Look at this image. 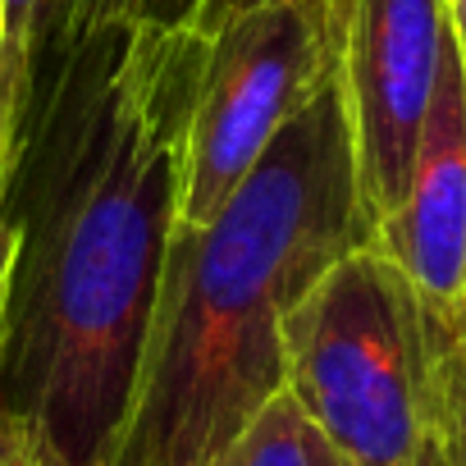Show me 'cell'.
<instances>
[{"mask_svg":"<svg viewBox=\"0 0 466 466\" xmlns=\"http://www.w3.org/2000/svg\"><path fill=\"white\" fill-rule=\"evenodd\" d=\"M65 5L69 0H0V224H15L10 197L28 151L42 60Z\"/></svg>","mask_w":466,"mask_h":466,"instance_id":"52a82bcc","label":"cell"},{"mask_svg":"<svg viewBox=\"0 0 466 466\" xmlns=\"http://www.w3.org/2000/svg\"><path fill=\"white\" fill-rule=\"evenodd\" d=\"M316 452H320V439L284 389L266 402V411L238 439L228 443V452L215 466H320Z\"/></svg>","mask_w":466,"mask_h":466,"instance_id":"ba28073f","label":"cell"},{"mask_svg":"<svg viewBox=\"0 0 466 466\" xmlns=\"http://www.w3.org/2000/svg\"><path fill=\"white\" fill-rule=\"evenodd\" d=\"M279 343L289 398L343 466H416L434 430V339L375 238L307 284Z\"/></svg>","mask_w":466,"mask_h":466,"instance_id":"3957f363","label":"cell"},{"mask_svg":"<svg viewBox=\"0 0 466 466\" xmlns=\"http://www.w3.org/2000/svg\"><path fill=\"white\" fill-rule=\"evenodd\" d=\"M187 5H192V0H142V10L151 19H160V24H174L178 15H187Z\"/></svg>","mask_w":466,"mask_h":466,"instance_id":"8fae6325","label":"cell"},{"mask_svg":"<svg viewBox=\"0 0 466 466\" xmlns=\"http://www.w3.org/2000/svg\"><path fill=\"white\" fill-rule=\"evenodd\" d=\"M19 224H0V334H5V311H10V289H15V266H19Z\"/></svg>","mask_w":466,"mask_h":466,"instance_id":"30bf717a","label":"cell"},{"mask_svg":"<svg viewBox=\"0 0 466 466\" xmlns=\"http://www.w3.org/2000/svg\"><path fill=\"white\" fill-rule=\"evenodd\" d=\"M316 439H320V434H316ZM316 461H320V466H343V461H339V457L325 448V439H320V452H316Z\"/></svg>","mask_w":466,"mask_h":466,"instance_id":"9a60e30c","label":"cell"},{"mask_svg":"<svg viewBox=\"0 0 466 466\" xmlns=\"http://www.w3.org/2000/svg\"><path fill=\"white\" fill-rule=\"evenodd\" d=\"M46 56L51 92L28 124L42 187L10 210L24 243L0 425L33 466H115L178 228L187 33L142 0H69Z\"/></svg>","mask_w":466,"mask_h":466,"instance_id":"6da1fadb","label":"cell"},{"mask_svg":"<svg viewBox=\"0 0 466 466\" xmlns=\"http://www.w3.org/2000/svg\"><path fill=\"white\" fill-rule=\"evenodd\" d=\"M448 42V0H343L339 92L370 228L402 201Z\"/></svg>","mask_w":466,"mask_h":466,"instance_id":"5b68a950","label":"cell"},{"mask_svg":"<svg viewBox=\"0 0 466 466\" xmlns=\"http://www.w3.org/2000/svg\"><path fill=\"white\" fill-rule=\"evenodd\" d=\"M375 243L416 289L430 334H466V60L457 37L443 51L402 201Z\"/></svg>","mask_w":466,"mask_h":466,"instance_id":"8992f818","label":"cell"},{"mask_svg":"<svg viewBox=\"0 0 466 466\" xmlns=\"http://www.w3.org/2000/svg\"><path fill=\"white\" fill-rule=\"evenodd\" d=\"M416 466H448V461H443V448H439V439H434V430H430V439H425V448H420Z\"/></svg>","mask_w":466,"mask_h":466,"instance_id":"5bb4252c","label":"cell"},{"mask_svg":"<svg viewBox=\"0 0 466 466\" xmlns=\"http://www.w3.org/2000/svg\"><path fill=\"white\" fill-rule=\"evenodd\" d=\"M375 238L339 83L257 160L210 224H178L115 466H215L284 393V311Z\"/></svg>","mask_w":466,"mask_h":466,"instance_id":"7a4b0ae2","label":"cell"},{"mask_svg":"<svg viewBox=\"0 0 466 466\" xmlns=\"http://www.w3.org/2000/svg\"><path fill=\"white\" fill-rule=\"evenodd\" d=\"M434 439L448 466H466V334L434 339Z\"/></svg>","mask_w":466,"mask_h":466,"instance_id":"9c48e42d","label":"cell"},{"mask_svg":"<svg viewBox=\"0 0 466 466\" xmlns=\"http://www.w3.org/2000/svg\"><path fill=\"white\" fill-rule=\"evenodd\" d=\"M178 224H210L270 142L339 83L343 0H192Z\"/></svg>","mask_w":466,"mask_h":466,"instance_id":"277c9868","label":"cell"},{"mask_svg":"<svg viewBox=\"0 0 466 466\" xmlns=\"http://www.w3.org/2000/svg\"><path fill=\"white\" fill-rule=\"evenodd\" d=\"M448 19H452L457 51H461V60H466V0H448Z\"/></svg>","mask_w":466,"mask_h":466,"instance_id":"4fadbf2b","label":"cell"},{"mask_svg":"<svg viewBox=\"0 0 466 466\" xmlns=\"http://www.w3.org/2000/svg\"><path fill=\"white\" fill-rule=\"evenodd\" d=\"M0 466H33L28 457H24V448L15 443V434L0 425Z\"/></svg>","mask_w":466,"mask_h":466,"instance_id":"7c38bea8","label":"cell"}]
</instances>
